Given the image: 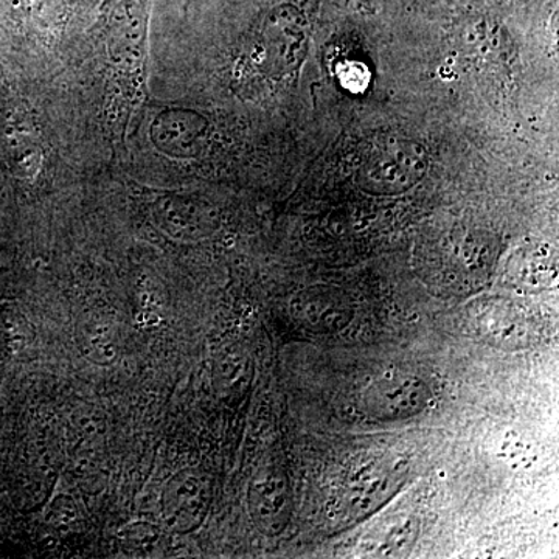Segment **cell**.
Segmentation results:
<instances>
[{"instance_id": "cell-1", "label": "cell", "mask_w": 559, "mask_h": 559, "mask_svg": "<svg viewBox=\"0 0 559 559\" xmlns=\"http://www.w3.org/2000/svg\"><path fill=\"white\" fill-rule=\"evenodd\" d=\"M428 151L406 135H381L360 156L358 180L374 194H399L417 186L428 171Z\"/></svg>"}, {"instance_id": "cell-2", "label": "cell", "mask_w": 559, "mask_h": 559, "mask_svg": "<svg viewBox=\"0 0 559 559\" xmlns=\"http://www.w3.org/2000/svg\"><path fill=\"white\" fill-rule=\"evenodd\" d=\"M212 502V480L204 471L180 469L162 491L160 520L175 535H189L201 527Z\"/></svg>"}, {"instance_id": "cell-3", "label": "cell", "mask_w": 559, "mask_h": 559, "mask_svg": "<svg viewBox=\"0 0 559 559\" xmlns=\"http://www.w3.org/2000/svg\"><path fill=\"white\" fill-rule=\"evenodd\" d=\"M250 513L263 532L274 533L285 524V481L277 471L261 469L249 491Z\"/></svg>"}, {"instance_id": "cell-4", "label": "cell", "mask_w": 559, "mask_h": 559, "mask_svg": "<svg viewBox=\"0 0 559 559\" xmlns=\"http://www.w3.org/2000/svg\"><path fill=\"white\" fill-rule=\"evenodd\" d=\"M121 536L130 544H151L157 539V528L146 522H135V524L127 525L121 530Z\"/></svg>"}]
</instances>
